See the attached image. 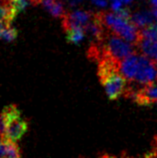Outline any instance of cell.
<instances>
[{"label": "cell", "mask_w": 157, "mask_h": 158, "mask_svg": "<svg viewBox=\"0 0 157 158\" xmlns=\"http://www.w3.org/2000/svg\"><path fill=\"white\" fill-rule=\"evenodd\" d=\"M65 33H66V39H67L68 42L73 44H78L83 40L86 34V31L83 28H73L70 29V30L65 31Z\"/></svg>", "instance_id": "11"}, {"label": "cell", "mask_w": 157, "mask_h": 158, "mask_svg": "<svg viewBox=\"0 0 157 158\" xmlns=\"http://www.w3.org/2000/svg\"><path fill=\"white\" fill-rule=\"evenodd\" d=\"M154 15L152 11L148 10H140L135 12L134 14L131 15V21L138 29H144L148 26L152 25L154 20Z\"/></svg>", "instance_id": "9"}, {"label": "cell", "mask_w": 157, "mask_h": 158, "mask_svg": "<svg viewBox=\"0 0 157 158\" xmlns=\"http://www.w3.org/2000/svg\"><path fill=\"white\" fill-rule=\"evenodd\" d=\"M94 13L91 11L85 10H75L67 12L61 21L64 31L70 30L73 28H83L86 29L87 25L92 21Z\"/></svg>", "instance_id": "6"}, {"label": "cell", "mask_w": 157, "mask_h": 158, "mask_svg": "<svg viewBox=\"0 0 157 158\" xmlns=\"http://www.w3.org/2000/svg\"><path fill=\"white\" fill-rule=\"evenodd\" d=\"M149 3L151 4L152 9H157V0H149Z\"/></svg>", "instance_id": "19"}, {"label": "cell", "mask_w": 157, "mask_h": 158, "mask_svg": "<svg viewBox=\"0 0 157 158\" xmlns=\"http://www.w3.org/2000/svg\"><path fill=\"white\" fill-rule=\"evenodd\" d=\"M101 50V59H108L116 63L130 56L131 54L136 53V48L133 44L127 42L126 40L121 38L114 33L107 31L104 38L100 43ZM99 60V61H100Z\"/></svg>", "instance_id": "2"}, {"label": "cell", "mask_w": 157, "mask_h": 158, "mask_svg": "<svg viewBox=\"0 0 157 158\" xmlns=\"http://www.w3.org/2000/svg\"><path fill=\"white\" fill-rule=\"evenodd\" d=\"M139 65V54L133 53L119 63V72L127 81L134 82Z\"/></svg>", "instance_id": "7"}, {"label": "cell", "mask_w": 157, "mask_h": 158, "mask_svg": "<svg viewBox=\"0 0 157 158\" xmlns=\"http://www.w3.org/2000/svg\"><path fill=\"white\" fill-rule=\"evenodd\" d=\"M18 32L14 27H11L7 24L0 23V39L6 41H13L17 37Z\"/></svg>", "instance_id": "13"}, {"label": "cell", "mask_w": 157, "mask_h": 158, "mask_svg": "<svg viewBox=\"0 0 157 158\" xmlns=\"http://www.w3.org/2000/svg\"><path fill=\"white\" fill-rule=\"evenodd\" d=\"M97 66L99 81L104 87L109 100H117L125 96L128 89L127 80L119 72V64L108 59H102Z\"/></svg>", "instance_id": "1"}, {"label": "cell", "mask_w": 157, "mask_h": 158, "mask_svg": "<svg viewBox=\"0 0 157 158\" xmlns=\"http://www.w3.org/2000/svg\"><path fill=\"white\" fill-rule=\"evenodd\" d=\"M6 139L0 138V158H6Z\"/></svg>", "instance_id": "15"}, {"label": "cell", "mask_w": 157, "mask_h": 158, "mask_svg": "<svg viewBox=\"0 0 157 158\" xmlns=\"http://www.w3.org/2000/svg\"><path fill=\"white\" fill-rule=\"evenodd\" d=\"M16 16L17 15H15L7 5L4 3H0V23L11 25Z\"/></svg>", "instance_id": "12"}, {"label": "cell", "mask_w": 157, "mask_h": 158, "mask_svg": "<svg viewBox=\"0 0 157 158\" xmlns=\"http://www.w3.org/2000/svg\"><path fill=\"white\" fill-rule=\"evenodd\" d=\"M124 97L131 98L140 106H151L157 104V84L152 83L136 89L128 86Z\"/></svg>", "instance_id": "4"}, {"label": "cell", "mask_w": 157, "mask_h": 158, "mask_svg": "<svg viewBox=\"0 0 157 158\" xmlns=\"http://www.w3.org/2000/svg\"><path fill=\"white\" fill-rule=\"evenodd\" d=\"M41 4L50 12V14L55 18L64 17V15L67 13L65 11L64 4L60 0H42Z\"/></svg>", "instance_id": "10"}, {"label": "cell", "mask_w": 157, "mask_h": 158, "mask_svg": "<svg viewBox=\"0 0 157 158\" xmlns=\"http://www.w3.org/2000/svg\"><path fill=\"white\" fill-rule=\"evenodd\" d=\"M80 2H82V0H67V3L70 6H75L78 5Z\"/></svg>", "instance_id": "18"}, {"label": "cell", "mask_w": 157, "mask_h": 158, "mask_svg": "<svg viewBox=\"0 0 157 158\" xmlns=\"http://www.w3.org/2000/svg\"><path fill=\"white\" fill-rule=\"evenodd\" d=\"M94 5H97L99 7H106L108 4V0H91Z\"/></svg>", "instance_id": "17"}, {"label": "cell", "mask_w": 157, "mask_h": 158, "mask_svg": "<svg viewBox=\"0 0 157 158\" xmlns=\"http://www.w3.org/2000/svg\"><path fill=\"white\" fill-rule=\"evenodd\" d=\"M133 0H122V2L123 3H125V4H129V3H131Z\"/></svg>", "instance_id": "20"}, {"label": "cell", "mask_w": 157, "mask_h": 158, "mask_svg": "<svg viewBox=\"0 0 157 158\" xmlns=\"http://www.w3.org/2000/svg\"><path fill=\"white\" fill-rule=\"evenodd\" d=\"M136 47L138 48L142 55L149 58L157 65V38L148 39L140 37L139 41L136 44Z\"/></svg>", "instance_id": "8"}, {"label": "cell", "mask_w": 157, "mask_h": 158, "mask_svg": "<svg viewBox=\"0 0 157 158\" xmlns=\"http://www.w3.org/2000/svg\"><path fill=\"white\" fill-rule=\"evenodd\" d=\"M157 80V65L149 58L139 54V65L134 82L140 86L149 85Z\"/></svg>", "instance_id": "5"}, {"label": "cell", "mask_w": 157, "mask_h": 158, "mask_svg": "<svg viewBox=\"0 0 157 158\" xmlns=\"http://www.w3.org/2000/svg\"><path fill=\"white\" fill-rule=\"evenodd\" d=\"M6 139V148H7V152H6V158H21V154H20V150L19 147L15 144V142H12V141Z\"/></svg>", "instance_id": "14"}, {"label": "cell", "mask_w": 157, "mask_h": 158, "mask_svg": "<svg viewBox=\"0 0 157 158\" xmlns=\"http://www.w3.org/2000/svg\"><path fill=\"white\" fill-rule=\"evenodd\" d=\"M122 0H110V4H111V8H112L113 11H119L121 9L122 6Z\"/></svg>", "instance_id": "16"}, {"label": "cell", "mask_w": 157, "mask_h": 158, "mask_svg": "<svg viewBox=\"0 0 157 158\" xmlns=\"http://www.w3.org/2000/svg\"><path fill=\"white\" fill-rule=\"evenodd\" d=\"M2 115L6 125L5 138L12 142H17L28 129L27 120L22 116L19 108L14 104H10L4 108Z\"/></svg>", "instance_id": "3"}, {"label": "cell", "mask_w": 157, "mask_h": 158, "mask_svg": "<svg viewBox=\"0 0 157 158\" xmlns=\"http://www.w3.org/2000/svg\"><path fill=\"white\" fill-rule=\"evenodd\" d=\"M0 1H2V3H3V1H4V0H0Z\"/></svg>", "instance_id": "21"}]
</instances>
